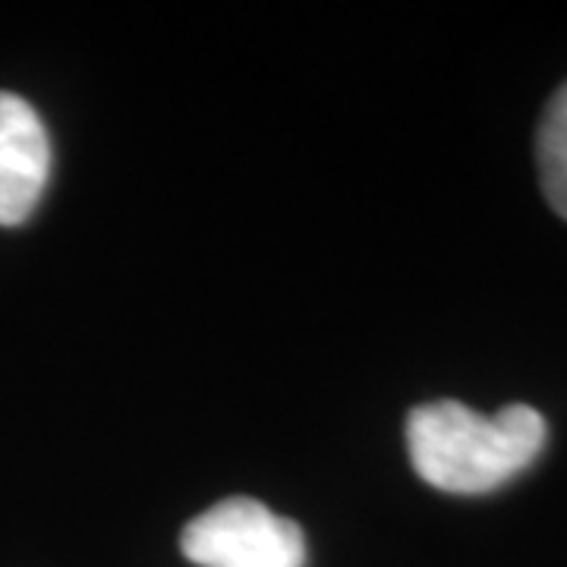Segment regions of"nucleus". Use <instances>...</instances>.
Instances as JSON below:
<instances>
[{"instance_id": "obj_1", "label": "nucleus", "mask_w": 567, "mask_h": 567, "mask_svg": "<svg viewBox=\"0 0 567 567\" xmlns=\"http://www.w3.org/2000/svg\"><path fill=\"white\" fill-rule=\"evenodd\" d=\"M548 425L527 404L483 416L461 401L410 410L406 454L425 486L451 495H486L520 476L546 447Z\"/></svg>"}, {"instance_id": "obj_4", "label": "nucleus", "mask_w": 567, "mask_h": 567, "mask_svg": "<svg viewBox=\"0 0 567 567\" xmlns=\"http://www.w3.org/2000/svg\"><path fill=\"white\" fill-rule=\"evenodd\" d=\"M536 167L548 205L567 221V82L543 111L536 130Z\"/></svg>"}, {"instance_id": "obj_3", "label": "nucleus", "mask_w": 567, "mask_h": 567, "mask_svg": "<svg viewBox=\"0 0 567 567\" xmlns=\"http://www.w3.org/2000/svg\"><path fill=\"white\" fill-rule=\"evenodd\" d=\"M51 177V140L35 107L0 92V227L22 224Z\"/></svg>"}, {"instance_id": "obj_2", "label": "nucleus", "mask_w": 567, "mask_h": 567, "mask_svg": "<svg viewBox=\"0 0 567 567\" xmlns=\"http://www.w3.org/2000/svg\"><path fill=\"white\" fill-rule=\"evenodd\" d=\"M181 551L199 567H306V536L256 498H224L181 533Z\"/></svg>"}]
</instances>
